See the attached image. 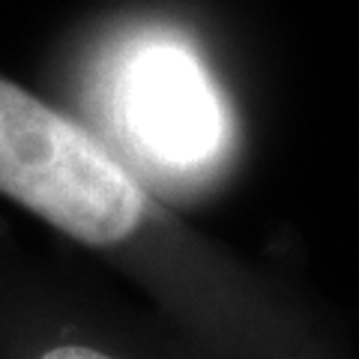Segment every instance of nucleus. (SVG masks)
Here are the masks:
<instances>
[{"instance_id": "obj_1", "label": "nucleus", "mask_w": 359, "mask_h": 359, "mask_svg": "<svg viewBox=\"0 0 359 359\" xmlns=\"http://www.w3.org/2000/svg\"><path fill=\"white\" fill-rule=\"evenodd\" d=\"M0 195L90 245L126 240L144 212L126 168L9 78H0Z\"/></svg>"}, {"instance_id": "obj_2", "label": "nucleus", "mask_w": 359, "mask_h": 359, "mask_svg": "<svg viewBox=\"0 0 359 359\" xmlns=\"http://www.w3.org/2000/svg\"><path fill=\"white\" fill-rule=\"evenodd\" d=\"M117 117L129 138L168 168H198L224 144V108L192 54L177 45H144L117 78Z\"/></svg>"}, {"instance_id": "obj_3", "label": "nucleus", "mask_w": 359, "mask_h": 359, "mask_svg": "<svg viewBox=\"0 0 359 359\" xmlns=\"http://www.w3.org/2000/svg\"><path fill=\"white\" fill-rule=\"evenodd\" d=\"M36 359H111V356L99 353L87 344H51L48 351H42Z\"/></svg>"}]
</instances>
